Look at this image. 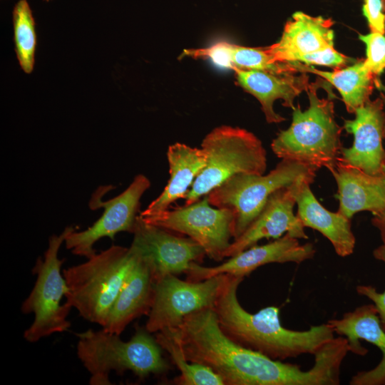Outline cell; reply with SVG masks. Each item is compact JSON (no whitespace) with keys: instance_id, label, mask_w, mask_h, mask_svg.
<instances>
[{"instance_id":"1","label":"cell","mask_w":385,"mask_h":385,"mask_svg":"<svg viewBox=\"0 0 385 385\" xmlns=\"http://www.w3.org/2000/svg\"><path fill=\"white\" fill-rule=\"evenodd\" d=\"M187 359L210 367L225 385H337L342 363L339 354L323 347L313 366L303 371L297 364L272 359L245 348L220 329L212 308L188 316L178 327Z\"/></svg>"},{"instance_id":"2","label":"cell","mask_w":385,"mask_h":385,"mask_svg":"<svg viewBox=\"0 0 385 385\" xmlns=\"http://www.w3.org/2000/svg\"><path fill=\"white\" fill-rule=\"evenodd\" d=\"M244 278L229 274L213 309L219 326L231 340L272 359L284 361L302 354L314 355L332 339L334 331L328 323L311 326L305 331L284 327L279 308L266 307L256 313L246 311L237 296Z\"/></svg>"},{"instance_id":"3","label":"cell","mask_w":385,"mask_h":385,"mask_svg":"<svg viewBox=\"0 0 385 385\" xmlns=\"http://www.w3.org/2000/svg\"><path fill=\"white\" fill-rule=\"evenodd\" d=\"M319 77L309 83L306 91L309 106L302 111L298 105L292 113L290 126L280 130L271 143L273 153L281 159L292 160L314 170L334 167L342 148V128L335 120L332 96L321 98L319 88H326Z\"/></svg>"},{"instance_id":"4","label":"cell","mask_w":385,"mask_h":385,"mask_svg":"<svg viewBox=\"0 0 385 385\" xmlns=\"http://www.w3.org/2000/svg\"><path fill=\"white\" fill-rule=\"evenodd\" d=\"M76 335L77 356L90 374L91 385L112 384L109 374L113 371L118 374L130 371L139 379H145L170 369L162 348L145 327L137 328L128 341L103 329H89Z\"/></svg>"},{"instance_id":"5","label":"cell","mask_w":385,"mask_h":385,"mask_svg":"<svg viewBox=\"0 0 385 385\" xmlns=\"http://www.w3.org/2000/svg\"><path fill=\"white\" fill-rule=\"evenodd\" d=\"M138 255L130 247L113 245L63 270L66 303L86 320L103 326Z\"/></svg>"},{"instance_id":"6","label":"cell","mask_w":385,"mask_h":385,"mask_svg":"<svg viewBox=\"0 0 385 385\" xmlns=\"http://www.w3.org/2000/svg\"><path fill=\"white\" fill-rule=\"evenodd\" d=\"M201 149L206 165L185 195V205L207 195L233 175H263L267 169V153L262 141L244 128L217 127L204 138Z\"/></svg>"},{"instance_id":"7","label":"cell","mask_w":385,"mask_h":385,"mask_svg":"<svg viewBox=\"0 0 385 385\" xmlns=\"http://www.w3.org/2000/svg\"><path fill=\"white\" fill-rule=\"evenodd\" d=\"M315 176L314 169L294 160L282 159L267 175H233L210 191L207 197L211 205L233 212L235 240L256 218L273 192L300 180L313 183Z\"/></svg>"},{"instance_id":"8","label":"cell","mask_w":385,"mask_h":385,"mask_svg":"<svg viewBox=\"0 0 385 385\" xmlns=\"http://www.w3.org/2000/svg\"><path fill=\"white\" fill-rule=\"evenodd\" d=\"M75 228L69 226L60 235H51L43 257H38L33 268L36 279L21 307L24 314H34L32 324L24 333V338L29 342H37L53 334L66 332L71 326L68 320L71 307L66 302L61 303L68 287L61 271L63 260H60L58 254L66 237Z\"/></svg>"},{"instance_id":"9","label":"cell","mask_w":385,"mask_h":385,"mask_svg":"<svg viewBox=\"0 0 385 385\" xmlns=\"http://www.w3.org/2000/svg\"><path fill=\"white\" fill-rule=\"evenodd\" d=\"M140 217L148 224L186 235L215 261L225 258L233 238V212L211 205L207 195L190 205Z\"/></svg>"},{"instance_id":"10","label":"cell","mask_w":385,"mask_h":385,"mask_svg":"<svg viewBox=\"0 0 385 385\" xmlns=\"http://www.w3.org/2000/svg\"><path fill=\"white\" fill-rule=\"evenodd\" d=\"M229 274H219L202 281L181 280L170 274L154 284L153 297L145 329L156 333L178 328L189 315L213 308Z\"/></svg>"},{"instance_id":"11","label":"cell","mask_w":385,"mask_h":385,"mask_svg":"<svg viewBox=\"0 0 385 385\" xmlns=\"http://www.w3.org/2000/svg\"><path fill=\"white\" fill-rule=\"evenodd\" d=\"M150 186L146 176L137 175L123 192L106 202L101 200L99 188L93 193L89 206L94 210L103 207L102 215L87 229L69 233L64 242L66 248L75 255L89 258L96 253L93 246L100 239L107 237L113 240L120 232L133 234L140 199Z\"/></svg>"},{"instance_id":"12","label":"cell","mask_w":385,"mask_h":385,"mask_svg":"<svg viewBox=\"0 0 385 385\" xmlns=\"http://www.w3.org/2000/svg\"><path fill=\"white\" fill-rule=\"evenodd\" d=\"M130 247L149 265L155 282L185 273L192 262L201 263L204 249L190 237L145 222L138 215Z\"/></svg>"},{"instance_id":"13","label":"cell","mask_w":385,"mask_h":385,"mask_svg":"<svg viewBox=\"0 0 385 385\" xmlns=\"http://www.w3.org/2000/svg\"><path fill=\"white\" fill-rule=\"evenodd\" d=\"M315 252L312 243L300 245L297 238L285 233L268 244L255 245L215 267H203L192 262L185 274L187 279L193 282L222 274L244 278L262 265L285 262L299 264L313 258Z\"/></svg>"},{"instance_id":"14","label":"cell","mask_w":385,"mask_h":385,"mask_svg":"<svg viewBox=\"0 0 385 385\" xmlns=\"http://www.w3.org/2000/svg\"><path fill=\"white\" fill-rule=\"evenodd\" d=\"M384 108L381 97L369 100L356 110L354 119L345 120L344 124L346 132L353 134L354 143L351 148L342 147L339 159L371 175L385 172Z\"/></svg>"},{"instance_id":"15","label":"cell","mask_w":385,"mask_h":385,"mask_svg":"<svg viewBox=\"0 0 385 385\" xmlns=\"http://www.w3.org/2000/svg\"><path fill=\"white\" fill-rule=\"evenodd\" d=\"M302 180H300L273 192L252 222L231 242L224 257H231L257 245L262 239L276 240L285 233L297 239H307L304 225L293 212L297 188Z\"/></svg>"},{"instance_id":"16","label":"cell","mask_w":385,"mask_h":385,"mask_svg":"<svg viewBox=\"0 0 385 385\" xmlns=\"http://www.w3.org/2000/svg\"><path fill=\"white\" fill-rule=\"evenodd\" d=\"M327 323L334 333L346 338L350 352L359 356L367 354L368 350L359 342L361 339L376 346L381 351L379 364L371 370L357 372L349 384L385 385V331L374 304L360 306L344 314L342 318L330 319Z\"/></svg>"},{"instance_id":"17","label":"cell","mask_w":385,"mask_h":385,"mask_svg":"<svg viewBox=\"0 0 385 385\" xmlns=\"http://www.w3.org/2000/svg\"><path fill=\"white\" fill-rule=\"evenodd\" d=\"M333 24L331 19L297 11L284 25L280 39L266 49L275 62H299L304 56L334 47Z\"/></svg>"},{"instance_id":"18","label":"cell","mask_w":385,"mask_h":385,"mask_svg":"<svg viewBox=\"0 0 385 385\" xmlns=\"http://www.w3.org/2000/svg\"><path fill=\"white\" fill-rule=\"evenodd\" d=\"M236 82L245 91L255 96L261 104L266 120L278 123L285 118L273 108L277 99L285 107L294 109V101L306 91L309 82L307 73H275L260 70H234Z\"/></svg>"},{"instance_id":"19","label":"cell","mask_w":385,"mask_h":385,"mask_svg":"<svg viewBox=\"0 0 385 385\" xmlns=\"http://www.w3.org/2000/svg\"><path fill=\"white\" fill-rule=\"evenodd\" d=\"M330 172L337 185L339 212L351 219L358 212L375 215L385 210V172L371 175L339 158Z\"/></svg>"},{"instance_id":"20","label":"cell","mask_w":385,"mask_h":385,"mask_svg":"<svg viewBox=\"0 0 385 385\" xmlns=\"http://www.w3.org/2000/svg\"><path fill=\"white\" fill-rule=\"evenodd\" d=\"M137 255L102 327L108 332L120 335L132 321L150 310L155 281L148 264Z\"/></svg>"},{"instance_id":"21","label":"cell","mask_w":385,"mask_h":385,"mask_svg":"<svg viewBox=\"0 0 385 385\" xmlns=\"http://www.w3.org/2000/svg\"><path fill=\"white\" fill-rule=\"evenodd\" d=\"M311 182L301 181L296 191L297 216L304 227L319 231L332 243L336 253L342 257L351 255L355 237L351 221L342 213L332 212L323 207L310 189Z\"/></svg>"},{"instance_id":"22","label":"cell","mask_w":385,"mask_h":385,"mask_svg":"<svg viewBox=\"0 0 385 385\" xmlns=\"http://www.w3.org/2000/svg\"><path fill=\"white\" fill-rule=\"evenodd\" d=\"M167 159L170 174L168 183L160 195L140 212V216L164 211L173 202L184 199L207 162L206 155L201 148H193L180 143L168 147Z\"/></svg>"},{"instance_id":"23","label":"cell","mask_w":385,"mask_h":385,"mask_svg":"<svg viewBox=\"0 0 385 385\" xmlns=\"http://www.w3.org/2000/svg\"><path fill=\"white\" fill-rule=\"evenodd\" d=\"M303 71L316 74L334 86L349 113H354L358 108L370 100L375 87L383 89L379 78L369 71L364 60L349 66L334 68L332 71H321L304 64Z\"/></svg>"},{"instance_id":"24","label":"cell","mask_w":385,"mask_h":385,"mask_svg":"<svg viewBox=\"0 0 385 385\" xmlns=\"http://www.w3.org/2000/svg\"><path fill=\"white\" fill-rule=\"evenodd\" d=\"M162 348L169 354L180 372L175 381L180 385H225L222 378L210 367L190 362L183 350L179 329L166 328L155 333Z\"/></svg>"},{"instance_id":"25","label":"cell","mask_w":385,"mask_h":385,"mask_svg":"<svg viewBox=\"0 0 385 385\" xmlns=\"http://www.w3.org/2000/svg\"><path fill=\"white\" fill-rule=\"evenodd\" d=\"M14 50L19 66L26 73L34 70L37 45L35 21L27 0H19L13 10Z\"/></svg>"},{"instance_id":"26","label":"cell","mask_w":385,"mask_h":385,"mask_svg":"<svg viewBox=\"0 0 385 385\" xmlns=\"http://www.w3.org/2000/svg\"><path fill=\"white\" fill-rule=\"evenodd\" d=\"M359 37L366 45L364 63L379 78L385 70V36L371 32L366 35L360 34Z\"/></svg>"},{"instance_id":"27","label":"cell","mask_w":385,"mask_h":385,"mask_svg":"<svg viewBox=\"0 0 385 385\" xmlns=\"http://www.w3.org/2000/svg\"><path fill=\"white\" fill-rule=\"evenodd\" d=\"M183 55L207 58L219 67L233 69L231 43L227 42H219L206 48L185 50Z\"/></svg>"},{"instance_id":"28","label":"cell","mask_w":385,"mask_h":385,"mask_svg":"<svg viewBox=\"0 0 385 385\" xmlns=\"http://www.w3.org/2000/svg\"><path fill=\"white\" fill-rule=\"evenodd\" d=\"M351 59L337 51L334 47L307 55L300 58L299 63L307 66H324L333 68L346 66Z\"/></svg>"},{"instance_id":"29","label":"cell","mask_w":385,"mask_h":385,"mask_svg":"<svg viewBox=\"0 0 385 385\" xmlns=\"http://www.w3.org/2000/svg\"><path fill=\"white\" fill-rule=\"evenodd\" d=\"M374 257L385 264V246L381 245L373 252ZM356 292L369 299L374 304L380 319L381 325L385 331V291L378 292L371 285H358Z\"/></svg>"},{"instance_id":"30","label":"cell","mask_w":385,"mask_h":385,"mask_svg":"<svg viewBox=\"0 0 385 385\" xmlns=\"http://www.w3.org/2000/svg\"><path fill=\"white\" fill-rule=\"evenodd\" d=\"M363 14L372 33L385 34V12L382 0H364Z\"/></svg>"},{"instance_id":"31","label":"cell","mask_w":385,"mask_h":385,"mask_svg":"<svg viewBox=\"0 0 385 385\" xmlns=\"http://www.w3.org/2000/svg\"><path fill=\"white\" fill-rule=\"evenodd\" d=\"M371 223L379 230L383 245L385 246V210L374 215L371 219Z\"/></svg>"},{"instance_id":"32","label":"cell","mask_w":385,"mask_h":385,"mask_svg":"<svg viewBox=\"0 0 385 385\" xmlns=\"http://www.w3.org/2000/svg\"><path fill=\"white\" fill-rule=\"evenodd\" d=\"M380 97L381 98L384 102V107H385V96L383 93H381ZM384 138H385V123H384Z\"/></svg>"},{"instance_id":"33","label":"cell","mask_w":385,"mask_h":385,"mask_svg":"<svg viewBox=\"0 0 385 385\" xmlns=\"http://www.w3.org/2000/svg\"><path fill=\"white\" fill-rule=\"evenodd\" d=\"M382 1H383V5H384V10L385 12V0H382Z\"/></svg>"},{"instance_id":"34","label":"cell","mask_w":385,"mask_h":385,"mask_svg":"<svg viewBox=\"0 0 385 385\" xmlns=\"http://www.w3.org/2000/svg\"><path fill=\"white\" fill-rule=\"evenodd\" d=\"M43 1H46V2H49V1H51L52 0H43Z\"/></svg>"}]
</instances>
